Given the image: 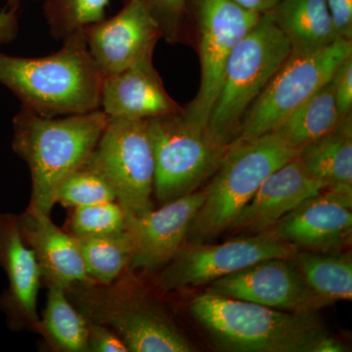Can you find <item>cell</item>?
<instances>
[{"mask_svg": "<svg viewBox=\"0 0 352 352\" xmlns=\"http://www.w3.org/2000/svg\"><path fill=\"white\" fill-rule=\"evenodd\" d=\"M103 78L83 31L65 38L60 50L46 56H12L0 51V83L22 107L43 117L98 110Z\"/></svg>", "mask_w": 352, "mask_h": 352, "instance_id": "obj_1", "label": "cell"}, {"mask_svg": "<svg viewBox=\"0 0 352 352\" xmlns=\"http://www.w3.org/2000/svg\"><path fill=\"white\" fill-rule=\"evenodd\" d=\"M108 120L101 109L43 117L21 108L13 120L12 148L31 173L32 194L28 208L51 214L57 185L87 163Z\"/></svg>", "mask_w": 352, "mask_h": 352, "instance_id": "obj_2", "label": "cell"}, {"mask_svg": "<svg viewBox=\"0 0 352 352\" xmlns=\"http://www.w3.org/2000/svg\"><path fill=\"white\" fill-rule=\"evenodd\" d=\"M190 312L220 349L239 352H318L330 333L316 314H294L206 292Z\"/></svg>", "mask_w": 352, "mask_h": 352, "instance_id": "obj_3", "label": "cell"}, {"mask_svg": "<svg viewBox=\"0 0 352 352\" xmlns=\"http://www.w3.org/2000/svg\"><path fill=\"white\" fill-rule=\"evenodd\" d=\"M65 291L88 322L111 329L129 351H194L168 311L131 270L112 283L82 282Z\"/></svg>", "mask_w": 352, "mask_h": 352, "instance_id": "obj_4", "label": "cell"}, {"mask_svg": "<svg viewBox=\"0 0 352 352\" xmlns=\"http://www.w3.org/2000/svg\"><path fill=\"white\" fill-rule=\"evenodd\" d=\"M298 151L276 131L229 146L219 168L204 186L206 198L190 227L186 244L212 243L227 232L264 180Z\"/></svg>", "mask_w": 352, "mask_h": 352, "instance_id": "obj_5", "label": "cell"}, {"mask_svg": "<svg viewBox=\"0 0 352 352\" xmlns=\"http://www.w3.org/2000/svg\"><path fill=\"white\" fill-rule=\"evenodd\" d=\"M289 54L288 39L270 13L264 14L236 45L224 67L208 120L215 138L226 145L236 140L245 113Z\"/></svg>", "mask_w": 352, "mask_h": 352, "instance_id": "obj_6", "label": "cell"}, {"mask_svg": "<svg viewBox=\"0 0 352 352\" xmlns=\"http://www.w3.org/2000/svg\"><path fill=\"white\" fill-rule=\"evenodd\" d=\"M148 124L155 157L154 197L160 205L203 188L230 146L183 110L148 120Z\"/></svg>", "mask_w": 352, "mask_h": 352, "instance_id": "obj_7", "label": "cell"}, {"mask_svg": "<svg viewBox=\"0 0 352 352\" xmlns=\"http://www.w3.org/2000/svg\"><path fill=\"white\" fill-rule=\"evenodd\" d=\"M87 163L107 180L127 217L154 208L155 157L148 120L109 118Z\"/></svg>", "mask_w": 352, "mask_h": 352, "instance_id": "obj_8", "label": "cell"}, {"mask_svg": "<svg viewBox=\"0 0 352 352\" xmlns=\"http://www.w3.org/2000/svg\"><path fill=\"white\" fill-rule=\"evenodd\" d=\"M349 55L352 41L344 39L314 52L291 53L245 113L236 140L276 131L296 108L331 80Z\"/></svg>", "mask_w": 352, "mask_h": 352, "instance_id": "obj_9", "label": "cell"}, {"mask_svg": "<svg viewBox=\"0 0 352 352\" xmlns=\"http://www.w3.org/2000/svg\"><path fill=\"white\" fill-rule=\"evenodd\" d=\"M298 252L272 230L221 244H185L157 277L164 292L208 285L252 264L270 258H289Z\"/></svg>", "mask_w": 352, "mask_h": 352, "instance_id": "obj_10", "label": "cell"}, {"mask_svg": "<svg viewBox=\"0 0 352 352\" xmlns=\"http://www.w3.org/2000/svg\"><path fill=\"white\" fill-rule=\"evenodd\" d=\"M199 36L201 80L198 94L183 113L207 124L231 53L261 16L234 0H194Z\"/></svg>", "mask_w": 352, "mask_h": 352, "instance_id": "obj_11", "label": "cell"}, {"mask_svg": "<svg viewBox=\"0 0 352 352\" xmlns=\"http://www.w3.org/2000/svg\"><path fill=\"white\" fill-rule=\"evenodd\" d=\"M206 292L294 314H317L329 305L308 287L291 258L259 261L215 280Z\"/></svg>", "mask_w": 352, "mask_h": 352, "instance_id": "obj_12", "label": "cell"}, {"mask_svg": "<svg viewBox=\"0 0 352 352\" xmlns=\"http://www.w3.org/2000/svg\"><path fill=\"white\" fill-rule=\"evenodd\" d=\"M88 51L103 76L153 57L161 29L148 0H129L117 15L83 30Z\"/></svg>", "mask_w": 352, "mask_h": 352, "instance_id": "obj_13", "label": "cell"}, {"mask_svg": "<svg viewBox=\"0 0 352 352\" xmlns=\"http://www.w3.org/2000/svg\"><path fill=\"white\" fill-rule=\"evenodd\" d=\"M271 230L298 251L342 252L352 240V192L322 190Z\"/></svg>", "mask_w": 352, "mask_h": 352, "instance_id": "obj_14", "label": "cell"}, {"mask_svg": "<svg viewBox=\"0 0 352 352\" xmlns=\"http://www.w3.org/2000/svg\"><path fill=\"white\" fill-rule=\"evenodd\" d=\"M205 198L203 187L147 214L129 217L127 228L134 247L129 270L156 272L170 263L186 244L190 227Z\"/></svg>", "mask_w": 352, "mask_h": 352, "instance_id": "obj_15", "label": "cell"}, {"mask_svg": "<svg viewBox=\"0 0 352 352\" xmlns=\"http://www.w3.org/2000/svg\"><path fill=\"white\" fill-rule=\"evenodd\" d=\"M0 267L8 288L0 296V310L12 331L38 333L41 271L34 252L21 234L18 215L0 212Z\"/></svg>", "mask_w": 352, "mask_h": 352, "instance_id": "obj_16", "label": "cell"}, {"mask_svg": "<svg viewBox=\"0 0 352 352\" xmlns=\"http://www.w3.org/2000/svg\"><path fill=\"white\" fill-rule=\"evenodd\" d=\"M324 189L300 157H294L264 180L227 231L250 236L270 230L303 201Z\"/></svg>", "mask_w": 352, "mask_h": 352, "instance_id": "obj_17", "label": "cell"}, {"mask_svg": "<svg viewBox=\"0 0 352 352\" xmlns=\"http://www.w3.org/2000/svg\"><path fill=\"white\" fill-rule=\"evenodd\" d=\"M100 109L110 119L152 120L182 112L148 57L103 78Z\"/></svg>", "mask_w": 352, "mask_h": 352, "instance_id": "obj_18", "label": "cell"}, {"mask_svg": "<svg viewBox=\"0 0 352 352\" xmlns=\"http://www.w3.org/2000/svg\"><path fill=\"white\" fill-rule=\"evenodd\" d=\"M21 234L36 256L41 282L65 289L91 281L85 272L75 236L58 227L50 214L27 208L18 215Z\"/></svg>", "mask_w": 352, "mask_h": 352, "instance_id": "obj_19", "label": "cell"}, {"mask_svg": "<svg viewBox=\"0 0 352 352\" xmlns=\"http://www.w3.org/2000/svg\"><path fill=\"white\" fill-rule=\"evenodd\" d=\"M270 13L292 54L314 52L338 41L326 0H280Z\"/></svg>", "mask_w": 352, "mask_h": 352, "instance_id": "obj_20", "label": "cell"}, {"mask_svg": "<svg viewBox=\"0 0 352 352\" xmlns=\"http://www.w3.org/2000/svg\"><path fill=\"white\" fill-rule=\"evenodd\" d=\"M298 157L324 188L352 192V113Z\"/></svg>", "mask_w": 352, "mask_h": 352, "instance_id": "obj_21", "label": "cell"}, {"mask_svg": "<svg viewBox=\"0 0 352 352\" xmlns=\"http://www.w3.org/2000/svg\"><path fill=\"white\" fill-rule=\"evenodd\" d=\"M340 120L342 118L329 80L296 108L275 131L300 154L307 146L332 132Z\"/></svg>", "mask_w": 352, "mask_h": 352, "instance_id": "obj_22", "label": "cell"}, {"mask_svg": "<svg viewBox=\"0 0 352 352\" xmlns=\"http://www.w3.org/2000/svg\"><path fill=\"white\" fill-rule=\"evenodd\" d=\"M88 321L71 302L65 289L48 287L38 333L58 352H88Z\"/></svg>", "mask_w": 352, "mask_h": 352, "instance_id": "obj_23", "label": "cell"}, {"mask_svg": "<svg viewBox=\"0 0 352 352\" xmlns=\"http://www.w3.org/2000/svg\"><path fill=\"white\" fill-rule=\"evenodd\" d=\"M291 258L308 287L329 305L352 300L351 254L344 251H298Z\"/></svg>", "mask_w": 352, "mask_h": 352, "instance_id": "obj_24", "label": "cell"}, {"mask_svg": "<svg viewBox=\"0 0 352 352\" xmlns=\"http://www.w3.org/2000/svg\"><path fill=\"white\" fill-rule=\"evenodd\" d=\"M75 237L85 272L91 281L112 283L129 270L134 247L129 228L113 235Z\"/></svg>", "mask_w": 352, "mask_h": 352, "instance_id": "obj_25", "label": "cell"}, {"mask_svg": "<svg viewBox=\"0 0 352 352\" xmlns=\"http://www.w3.org/2000/svg\"><path fill=\"white\" fill-rule=\"evenodd\" d=\"M110 0H46L45 14L50 34L63 41L76 32L105 18Z\"/></svg>", "mask_w": 352, "mask_h": 352, "instance_id": "obj_26", "label": "cell"}, {"mask_svg": "<svg viewBox=\"0 0 352 352\" xmlns=\"http://www.w3.org/2000/svg\"><path fill=\"white\" fill-rule=\"evenodd\" d=\"M107 201H117L112 187L87 163L61 180L53 194L54 205L69 208Z\"/></svg>", "mask_w": 352, "mask_h": 352, "instance_id": "obj_27", "label": "cell"}, {"mask_svg": "<svg viewBox=\"0 0 352 352\" xmlns=\"http://www.w3.org/2000/svg\"><path fill=\"white\" fill-rule=\"evenodd\" d=\"M126 210L117 201H101L71 208L67 231L76 237H99L122 232L127 228Z\"/></svg>", "mask_w": 352, "mask_h": 352, "instance_id": "obj_28", "label": "cell"}, {"mask_svg": "<svg viewBox=\"0 0 352 352\" xmlns=\"http://www.w3.org/2000/svg\"><path fill=\"white\" fill-rule=\"evenodd\" d=\"M150 11L168 43L179 38L186 0H148Z\"/></svg>", "mask_w": 352, "mask_h": 352, "instance_id": "obj_29", "label": "cell"}, {"mask_svg": "<svg viewBox=\"0 0 352 352\" xmlns=\"http://www.w3.org/2000/svg\"><path fill=\"white\" fill-rule=\"evenodd\" d=\"M340 118L352 113V55L336 69L330 80Z\"/></svg>", "mask_w": 352, "mask_h": 352, "instance_id": "obj_30", "label": "cell"}, {"mask_svg": "<svg viewBox=\"0 0 352 352\" xmlns=\"http://www.w3.org/2000/svg\"><path fill=\"white\" fill-rule=\"evenodd\" d=\"M88 352H129L126 344L111 329L88 322Z\"/></svg>", "mask_w": 352, "mask_h": 352, "instance_id": "obj_31", "label": "cell"}, {"mask_svg": "<svg viewBox=\"0 0 352 352\" xmlns=\"http://www.w3.org/2000/svg\"><path fill=\"white\" fill-rule=\"evenodd\" d=\"M338 39L352 41V0H326Z\"/></svg>", "mask_w": 352, "mask_h": 352, "instance_id": "obj_32", "label": "cell"}, {"mask_svg": "<svg viewBox=\"0 0 352 352\" xmlns=\"http://www.w3.org/2000/svg\"><path fill=\"white\" fill-rule=\"evenodd\" d=\"M17 17L15 11L0 12V43H10L17 36Z\"/></svg>", "mask_w": 352, "mask_h": 352, "instance_id": "obj_33", "label": "cell"}, {"mask_svg": "<svg viewBox=\"0 0 352 352\" xmlns=\"http://www.w3.org/2000/svg\"><path fill=\"white\" fill-rule=\"evenodd\" d=\"M245 10L264 15L271 12L280 0H234Z\"/></svg>", "mask_w": 352, "mask_h": 352, "instance_id": "obj_34", "label": "cell"}, {"mask_svg": "<svg viewBox=\"0 0 352 352\" xmlns=\"http://www.w3.org/2000/svg\"><path fill=\"white\" fill-rule=\"evenodd\" d=\"M10 1H16V0H10Z\"/></svg>", "mask_w": 352, "mask_h": 352, "instance_id": "obj_35", "label": "cell"}]
</instances>
